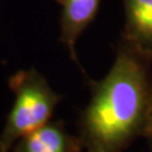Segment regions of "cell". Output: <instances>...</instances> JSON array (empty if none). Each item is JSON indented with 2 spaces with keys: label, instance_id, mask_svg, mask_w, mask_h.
<instances>
[{
  "label": "cell",
  "instance_id": "6da1fadb",
  "mask_svg": "<svg viewBox=\"0 0 152 152\" xmlns=\"http://www.w3.org/2000/svg\"><path fill=\"white\" fill-rule=\"evenodd\" d=\"M152 60L120 39L108 73L90 81V99L79 117L87 152H123L147 139L152 125Z\"/></svg>",
  "mask_w": 152,
  "mask_h": 152
},
{
  "label": "cell",
  "instance_id": "7a4b0ae2",
  "mask_svg": "<svg viewBox=\"0 0 152 152\" xmlns=\"http://www.w3.org/2000/svg\"><path fill=\"white\" fill-rule=\"evenodd\" d=\"M15 102L0 135V152H8L17 141L49 123L62 96L50 87L37 70H19L8 80Z\"/></svg>",
  "mask_w": 152,
  "mask_h": 152
},
{
  "label": "cell",
  "instance_id": "3957f363",
  "mask_svg": "<svg viewBox=\"0 0 152 152\" xmlns=\"http://www.w3.org/2000/svg\"><path fill=\"white\" fill-rule=\"evenodd\" d=\"M61 7L60 42L64 45L71 60L79 65L76 45L82 33L97 15L100 0H55ZM80 66V65H79ZM81 68V66H80Z\"/></svg>",
  "mask_w": 152,
  "mask_h": 152
},
{
  "label": "cell",
  "instance_id": "277c9868",
  "mask_svg": "<svg viewBox=\"0 0 152 152\" xmlns=\"http://www.w3.org/2000/svg\"><path fill=\"white\" fill-rule=\"evenodd\" d=\"M125 23L121 39L152 60V0H123Z\"/></svg>",
  "mask_w": 152,
  "mask_h": 152
},
{
  "label": "cell",
  "instance_id": "5b68a950",
  "mask_svg": "<svg viewBox=\"0 0 152 152\" xmlns=\"http://www.w3.org/2000/svg\"><path fill=\"white\" fill-rule=\"evenodd\" d=\"M81 139L69 134L61 121L49 122L17 141L12 152H81Z\"/></svg>",
  "mask_w": 152,
  "mask_h": 152
},
{
  "label": "cell",
  "instance_id": "8992f818",
  "mask_svg": "<svg viewBox=\"0 0 152 152\" xmlns=\"http://www.w3.org/2000/svg\"><path fill=\"white\" fill-rule=\"evenodd\" d=\"M148 142H149V145H150V149H151L152 151V125H151V130H150V133H149V135H148Z\"/></svg>",
  "mask_w": 152,
  "mask_h": 152
}]
</instances>
